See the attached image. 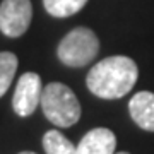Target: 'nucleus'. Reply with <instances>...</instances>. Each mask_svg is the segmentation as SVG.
Instances as JSON below:
<instances>
[{
	"mask_svg": "<svg viewBox=\"0 0 154 154\" xmlns=\"http://www.w3.org/2000/svg\"><path fill=\"white\" fill-rule=\"evenodd\" d=\"M33 17L31 0H2L0 31L9 38H19L28 31Z\"/></svg>",
	"mask_w": 154,
	"mask_h": 154,
	"instance_id": "4",
	"label": "nucleus"
},
{
	"mask_svg": "<svg viewBox=\"0 0 154 154\" xmlns=\"http://www.w3.org/2000/svg\"><path fill=\"white\" fill-rule=\"evenodd\" d=\"M99 51V39L89 28H75L67 33L58 43L57 55L67 67H84L96 58Z\"/></svg>",
	"mask_w": 154,
	"mask_h": 154,
	"instance_id": "3",
	"label": "nucleus"
},
{
	"mask_svg": "<svg viewBox=\"0 0 154 154\" xmlns=\"http://www.w3.org/2000/svg\"><path fill=\"white\" fill-rule=\"evenodd\" d=\"M41 77L36 72H26L19 77L12 96V108L19 116L33 115L34 110L41 105Z\"/></svg>",
	"mask_w": 154,
	"mask_h": 154,
	"instance_id": "5",
	"label": "nucleus"
},
{
	"mask_svg": "<svg viewBox=\"0 0 154 154\" xmlns=\"http://www.w3.org/2000/svg\"><path fill=\"white\" fill-rule=\"evenodd\" d=\"M41 108L48 122L62 128L75 125L81 118V103L75 93L62 82H50L43 88Z\"/></svg>",
	"mask_w": 154,
	"mask_h": 154,
	"instance_id": "2",
	"label": "nucleus"
},
{
	"mask_svg": "<svg viewBox=\"0 0 154 154\" xmlns=\"http://www.w3.org/2000/svg\"><path fill=\"white\" fill-rule=\"evenodd\" d=\"M115 154H128V152H115Z\"/></svg>",
	"mask_w": 154,
	"mask_h": 154,
	"instance_id": "12",
	"label": "nucleus"
},
{
	"mask_svg": "<svg viewBox=\"0 0 154 154\" xmlns=\"http://www.w3.org/2000/svg\"><path fill=\"white\" fill-rule=\"evenodd\" d=\"M19 154H36V152H31V151H22V152H19Z\"/></svg>",
	"mask_w": 154,
	"mask_h": 154,
	"instance_id": "11",
	"label": "nucleus"
},
{
	"mask_svg": "<svg viewBox=\"0 0 154 154\" xmlns=\"http://www.w3.org/2000/svg\"><path fill=\"white\" fill-rule=\"evenodd\" d=\"M116 137L110 128L98 127L89 130L77 144V154H115Z\"/></svg>",
	"mask_w": 154,
	"mask_h": 154,
	"instance_id": "6",
	"label": "nucleus"
},
{
	"mask_svg": "<svg viewBox=\"0 0 154 154\" xmlns=\"http://www.w3.org/2000/svg\"><path fill=\"white\" fill-rule=\"evenodd\" d=\"M128 111L132 120L140 128L154 132V93L140 91L134 94V98L128 103Z\"/></svg>",
	"mask_w": 154,
	"mask_h": 154,
	"instance_id": "7",
	"label": "nucleus"
},
{
	"mask_svg": "<svg viewBox=\"0 0 154 154\" xmlns=\"http://www.w3.org/2000/svg\"><path fill=\"white\" fill-rule=\"evenodd\" d=\"M43 147L46 154H77V146L58 130H48L43 135Z\"/></svg>",
	"mask_w": 154,
	"mask_h": 154,
	"instance_id": "8",
	"label": "nucleus"
},
{
	"mask_svg": "<svg viewBox=\"0 0 154 154\" xmlns=\"http://www.w3.org/2000/svg\"><path fill=\"white\" fill-rule=\"evenodd\" d=\"M88 4V0H43L45 11L53 17L74 16Z\"/></svg>",
	"mask_w": 154,
	"mask_h": 154,
	"instance_id": "9",
	"label": "nucleus"
},
{
	"mask_svg": "<svg viewBox=\"0 0 154 154\" xmlns=\"http://www.w3.org/2000/svg\"><path fill=\"white\" fill-rule=\"evenodd\" d=\"M17 70V57L11 51H0V98L11 88Z\"/></svg>",
	"mask_w": 154,
	"mask_h": 154,
	"instance_id": "10",
	"label": "nucleus"
},
{
	"mask_svg": "<svg viewBox=\"0 0 154 154\" xmlns=\"http://www.w3.org/2000/svg\"><path fill=\"white\" fill-rule=\"evenodd\" d=\"M139 77L137 63L123 55L103 58L86 77L88 89L101 99L123 98L135 86Z\"/></svg>",
	"mask_w": 154,
	"mask_h": 154,
	"instance_id": "1",
	"label": "nucleus"
}]
</instances>
